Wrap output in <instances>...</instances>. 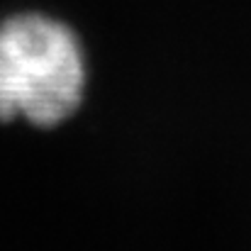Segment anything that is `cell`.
<instances>
[{
    "label": "cell",
    "instance_id": "obj_1",
    "mask_svg": "<svg viewBox=\"0 0 251 251\" xmlns=\"http://www.w3.org/2000/svg\"><path fill=\"white\" fill-rule=\"evenodd\" d=\"M85 56L78 37L59 20L17 15L0 25V122L25 120L51 129L81 107Z\"/></svg>",
    "mask_w": 251,
    "mask_h": 251
}]
</instances>
